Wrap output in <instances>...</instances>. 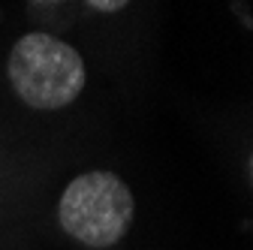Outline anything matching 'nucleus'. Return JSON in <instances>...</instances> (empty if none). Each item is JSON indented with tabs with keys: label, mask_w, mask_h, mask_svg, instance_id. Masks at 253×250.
I'll list each match as a JSON object with an SVG mask.
<instances>
[{
	"label": "nucleus",
	"mask_w": 253,
	"mask_h": 250,
	"mask_svg": "<svg viewBox=\"0 0 253 250\" xmlns=\"http://www.w3.org/2000/svg\"><path fill=\"white\" fill-rule=\"evenodd\" d=\"M84 3L90 9H97V12H118V9H124L130 3V0H84Z\"/></svg>",
	"instance_id": "7ed1b4c3"
},
{
	"label": "nucleus",
	"mask_w": 253,
	"mask_h": 250,
	"mask_svg": "<svg viewBox=\"0 0 253 250\" xmlns=\"http://www.w3.org/2000/svg\"><path fill=\"white\" fill-rule=\"evenodd\" d=\"M6 76L18 100L30 109L54 112L70 106L84 87V60L82 54L51 34H24L12 51Z\"/></svg>",
	"instance_id": "f257e3e1"
},
{
	"label": "nucleus",
	"mask_w": 253,
	"mask_h": 250,
	"mask_svg": "<svg viewBox=\"0 0 253 250\" xmlns=\"http://www.w3.org/2000/svg\"><path fill=\"white\" fill-rule=\"evenodd\" d=\"M136 199L115 172H84L67 184L57 202L60 229L84 247H112L133 223Z\"/></svg>",
	"instance_id": "f03ea898"
}]
</instances>
